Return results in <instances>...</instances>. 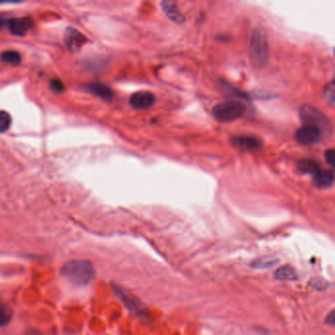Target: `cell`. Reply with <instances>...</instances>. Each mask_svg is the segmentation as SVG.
Here are the masks:
<instances>
[{"instance_id": "cell-1", "label": "cell", "mask_w": 335, "mask_h": 335, "mask_svg": "<svg viewBox=\"0 0 335 335\" xmlns=\"http://www.w3.org/2000/svg\"><path fill=\"white\" fill-rule=\"evenodd\" d=\"M61 274L73 285L85 286L93 279L95 269L87 260H71L62 266Z\"/></svg>"}, {"instance_id": "cell-2", "label": "cell", "mask_w": 335, "mask_h": 335, "mask_svg": "<svg viewBox=\"0 0 335 335\" xmlns=\"http://www.w3.org/2000/svg\"><path fill=\"white\" fill-rule=\"evenodd\" d=\"M250 57L252 61L258 65L263 66L268 58V43L265 30L257 27L251 36L250 40Z\"/></svg>"}, {"instance_id": "cell-3", "label": "cell", "mask_w": 335, "mask_h": 335, "mask_svg": "<svg viewBox=\"0 0 335 335\" xmlns=\"http://www.w3.org/2000/svg\"><path fill=\"white\" fill-rule=\"evenodd\" d=\"M246 112V106L240 102L230 101L218 104L212 108L213 118L222 123H228L241 118Z\"/></svg>"}, {"instance_id": "cell-4", "label": "cell", "mask_w": 335, "mask_h": 335, "mask_svg": "<svg viewBox=\"0 0 335 335\" xmlns=\"http://www.w3.org/2000/svg\"><path fill=\"white\" fill-rule=\"evenodd\" d=\"M300 119L304 125L314 126L320 130L321 134L332 133V127L329 119L314 106H303L300 109Z\"/></svg>"}, {"instance_id": "cell-5", "label": "cell", "mask_w": 335, "mask_h": 335, "mask_svg": "<svg viewBox=\"0 0 335 335\" xmlns=\"http://www.w3.org/2000/svg\"><path fill=\"white\" fill-rule=\"evenodd\" d=\"M321 132L317 127L304 125L299 128L295 133V139L301 145L312 146L320 141Z\"/></svg>"}, {"instance_id": "cell-6", "label": "cell", "mask_w": 335, "mask_h": 335, "mask_svg": "<svg viewBox=\"0 0 335 335\" xmlns=\"http://www.w3.org/2000/svg\"><path fill=\"white\" fill-rule=\"evenodd\" d=\"M156 98L150 91H138L135 92L130 99V105L139 110H145L155 105Z\"/></svg>"}, {"instance_id": "cell-7", "label": "cell", "mask_w": 335, "mask_h": 335, "mask_svg": "<svg viewBox=\"0 0 335 335\" xmlns=\"http://www.w3.org/2000/svg\"><path fill=\"white\" fill-rule=\"evenodd\" d=\"M8 26L12 35L24 36L31 30L33 22L30 18H14L8 21Z\"/></svg>"}, {"instance_id": "cell-8", "label": "cell", "mask_w": 335, "mask_h": 335, "mask_svg": "<svg viewBox=\"0 0 335 335\" xmlns=\"http://www.w3.org/2000/svg\"><path fill=\"white\" fill-rule=\"evenodd\" d=\"M87 41V38L79 31L75 29H68L65 34V43L71 52H77Z\"/></svg>"}, {"instance_id": "cell-9", "label": "cell", "mask_w": 335, "mask_h": 335, "mask_svg": "<svg viewBox=\"0 0 335 335\" xmlns=\"http://www.w3.org/2000/svg\"><path fill=\"white\" fill-rule=\"evenodd\" d=\"M233 145L241 150L245 151H251V150H256L259 149L263 146V141L256 137H251V136H240L236 137L232 140Z\"/></svg>"}, {"instance_id": "cell-10", "label": "cell", "mask_w": 335, "mask_h": 335, "mask_svg": "<svg viewBox=\"0 0 335 335\" xmlns=\"http://www.w3.org/2000/svg\"><path fill=\"white\" fill-rule=\"evenodd\" d=\"M161 7L165 15L169 18L172 22L177 24H182L186 21L184 15L179 11L176 4L172 1H163L161 2Z\"/></svg>"}, {"instance_id": "cell-11", "label": "cell", "mask_w": 335, "mask_h": 335, "mask_svg": "<svg viewBox=\"0 0 335 335\" xmlns=\"http://www.w3.org/2000/svg\"><path fill=\"white\" fill-rule=\"evenodd\" d=\"M314 182L319 189H328L334 183V173L329 170H319L314 175Z\"/></svg>"}, {"instance_id": "cell-12", "label": "cell", "mask_w": 335, "mask_h": 335, "mask_svg": "<svg viewBox=\"0 0 335 335\" xmlns=\"http://www.w3.org/2000/svg\"><path fill=\"white\" fill-rule=\"evenodd\" d=\"M87 88H88V91L91 92L92 94L98 95V97H100L101 99L106 100V101L111 100L112 97H113V92H112L111 88H108L107 86H106V85H103V84L93 83V84L88 85Z\"/></svg>"}, {"instance_id": "cell-13", "label": "cell", "mask_w": 335, "mask_h": 335, "mask_svg": "<svg viewBox=\"0 0 335 335\" xmlns=\"http://www.w3.org/2000/svg\"><path fill=\"white\" fill-rule=\"evenodd\" d=\"M274 276L276 279L278 280H282V281H292V280H296L297 279V273L296 270L289 266V265H283L281 267H279L275 273Z\"/></svg>"}, {"instance_id": "cell-14", "label": "cell", "mask_w": 335, "mask_h": 335, "mask_svg": "<svg viewBox=\"0 0 335 335\" xmlns=\"http://www.w3.org/2000/svg\"><path fill=\"white\" fill-rule=\"evenodd\" d=\"M298 168L301 172L306 173V174H313L315 175L320 170V167L313 159H303L298 163Z\"/></svg>"}, {"instance_id": "cell-15", "label": "cell", "mask_w": 335, "mask_h": 335, "mask_svg": "<svg viewBox=\"0 0 335 335\" xmlns=\"http://www.w3.org/2000/svg\"><path fill=\"white\" fill-rule=\"evenodd\" d=\"M278 264V260L274 257H262L255 260L251 265L256 269H266Z\"/></svg>"}, {"instance_id": "cell-16", "label": "cell", "mask_w": 335, "mask_h": 335, "mask_svg": "<svg viewBox=\"0 0 335 335\" xmlns=\"http://www.w3.org/2000/svg\"><path fill=\"white\" fill-rule=\"evenodd\" d=\"M0 60L4 63H8L11 65H19L21 63V55L15 51H5L0 53Z\"/></svg>"}, {"instance_id": "cell-17", "label": "cell", "mask_w": 335, "mask_h": 335, "mask_svg": "<svg viewBox=\"0 0 335 335\" xmlns=\"http://www.w3.org/2000/svg\"><path fill=\"white\" fill-rule=\"evenodd\" d=\"M12 316H13L12 310L6 305H2L0 307V327L6 326L11 321Z\"/></svg>"}, {"instance_id": "cell-18", "label": "cell", "mask_w": 335, "mask_h": 335, "mask_svg": "<svg viewBox=\"0 0 335 335\" xmlns=\"http://www.w3.org/2000/svg\"><path fill=\"white\" fill-rule=\"evenodd\" d=\"M11 125V116L7 111H0V134L5 133Z\"/></svg>"}, {"instance_id": "cell-19", "label": "cell", "mask_w": 335, "mask_h": 335, "mask_svg": "<svg viewBox=\"0 0 335 335\" xmlns=\"http://www.w3.org/2000/svg\"><path fill=\"white\" fill-rule=\"evenodd\" d=\"M323 95L325 98V100L327 101V103H329L330 105L334 104L335 100V86L334 81H331L329 84H327L324 88L323 90Z\"/></svg>"}, {"instance_id": "cell-20", "label": "cell", "mask_w": 335, "mask_h": 335, "mask_svg": "<svg viewBox=\"0 0 335 335\" xmlns=\"http://www.w3.org/2000/svg\"><path fill=\"white\" fill-rule=\"evenodd\" d=\"M324 157H325V160H326V162L330 165V166H334L335 165V152L334 150L333 149H329V150H327L326 152H325V155H324Z\"/></svg>"}, {"instance_id": "cell-21", "label": "cell", "mask_w": 335, "mask_h": 335, "mask_svg": "<svg viewBox=\"0 0 335 335\" xmlns=\"http://www.w3.org/2000/svg\"><path fill=\"white\" fill-rule=\"evenodd\" d=\"M51 86H52L53 90L58 91V92H60V91H62L64 89V84L60 80H58V79L53 80L52 83H51Z\"/></svg>"}, {"instance_id": "cell-22", "label": "cell", "mask_w": 335, "mask_h": 335, "mask_svg": "<svg viewBox=\"0 0 335 335\" xmlns=\"http://www.w3.org/2000/svg\"><path fill=\"white\" fill-rule=\"evenodd\" d=\"M325 322L331 326H334L335 325V311L332 310L326 317V319H325Z\"/></svg>"}, {"instance_id": "cell-23", "label": "cell", "mask_w": 335, "mask_h": 335, "mask_svg": "<svg viewBox=\"0 0 335 335\" xmlns=\"http://www.w3.org/2000/svg\"><path fill=\"white\" fill-rule=\"evenodd\" d=\"M328 285L325 281H323L322 279H316L313 281V286L314 288H317L318 290H321L322 288H325V286Z\"/></svg>"}, {"instance_id": "cell-24", "label": "cell", "mask_w": 335, "mask_h": 335, "mask_svg": "<svg viewBox=\"0 0 335 335\" xmlns=\"http://www.w3.org/2000/svg\"><path fill=\"white\" fill-rule=\"evenodd\" d=\"M6 23V20L4 18L0 17V29L5 25Z\"/></svg>"}, {"instance_id": "cell-25", "label": "cell", "mask_w": 335, "mask_h": 335, "mask_svg": "<svg viewBox=\"0 0 335 335\" xmlns=\"http://www.w3.org/2000/svg\"><path fill=\"white\" fill-rule=\"evenodd\" d=\"M34 335H40V334H34Z\"/></svg>"}]
</instances>
